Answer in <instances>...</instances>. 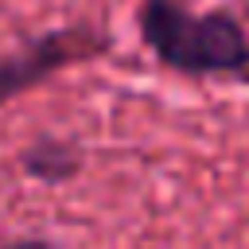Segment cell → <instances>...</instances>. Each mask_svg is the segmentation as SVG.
<instances>
[{
  "instance_id": "obj_1",
  "label": "cell",
  "mask_w": 249,
  "mask_h": 249,
  "mask_svg": "<svg viewBox=\"0 0 249 249\" xmlns=\"http://www.w3.org/2000/svg\"><path fill=\"white\" fill-rule=\"evenodd\" d=\"M140 31L148 47L175 70L187 74H241L249 70V39L245 31L222 16H195L175 0H144Z\"/></svg>"
},
{
  "instance_id": "obj_2",
  "label": "cell",
  "mask_w": 249,
  "mask_h": 249,
  "mask_svg": "<svg viewBox=\"0 0 249 249\" xmlns=\"http://www.w3.org/2000/svg\"><path fill=\"white\" fill-rule=\"evenodd\" d=\"M89 51H93V43L82 39V31H54V35H43V39L27 43L23 51L0 58V105Z\"/></svg>"
},
{
  "instance_id": "obj_3",
  "label": "cell",
  "mask_w": 249,
  "mask_h": 249,
  "mask_svg": "<svg viewBox=\"0 0 249 249\" xmlns=\"http://www.w3.org/2000/svg\"><path fill=\"white\" fill-rule=\"evenodd\" d=\"M23 167H27L31 175H39V179L58 183L62 175L74 171V152L62 148V144H54V140H43V144H35V148L23 156Z\"/></svg>"
},
{
  "instance_id": "obj_4",
  "label": "cell",
  "mask_w": 249,
  "mask_h": 249,
  "mask_svg": "<svg viewBox=\"0 0 249 249\" xmlns=\"http://www.w3.org/2000/svg\"><path fill=\"white\" fill-rule=\"evenodd\" d=\"M8 249H47L43 241H16V245H8Z\"/></svg>"
}]
</instances>
